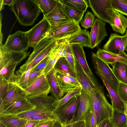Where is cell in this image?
I'll list each match as a JSON object with an SVG mask.
<instances>
[{
  "label": "cell",
  "instance_id": "4316f807",
  "mask_svg": "<svg viewBox=\"0 0 127 127\" xmlns=\"http://www.w3.org/2000/svg\"><path fill=\"white\" fill-rule=\"evenodd\" d=\"M47 76L50 87V92L51 95L56 100L61 99L64 94L58 82L53 69L50 72Z\"/></svg>",
  "mask_w": 127,
  "mask_h": 127
},
{
  "label": "cell",
  "instance_id": "680465c9",
  "mask_svg": "<svg viewBox=\"0 0 127 127\" xmlns=\"http://www.w3.org/2000/svg\"><path fill=\"white\" fill-rule=\"evenodd\" d=\"M124 0L127 3V0Z\"/></svg>",
  "mask_w": 127,
  "mask_h": 127
},
{
  "label": "cell",
  "instance_id": "f35d334b",
  "mask_svg": "<svg viewBox=\"0 0 127 127\" xmlns=\"http://www.w3.org/2000/svg\"><path fill=\"white\" fill-rule=\"evenodd\" d=\"M111 1L115 11L127 16V3L124 0H111Z\"/></svg>",
  "mask_w": 127,
  "mask_h": 127
},
{
  "label": "cell",
  "instance_id": "7c38bea8",
  "mask_svg": "<svg viewBox=\"0 0 127 127\" xmlns=\"http://www.w3.org/2000/svg\"><path fill=\"white\" fill-rule=\"evenodd\" d=\"M105 22L97 18L95 19L91 28L90 35V48L93 49L98 45L108 35Z\"/></svg>",
  "mask_w": 127,
  "mask_h": 127
},
{
  "label": "cell",
  "instance_id": "d6986e66",
  "mask_svg": "<svg viewBox=\"0 0 127 127\" xmlns=\"http://www.w3.org/2000/svg\"><path fill=\"white\" fill-rule=\"evenodd\" d=\"M90 38L89 31L86 29H81L80 31L69 37L67 42L70 45L78 44L83 47L90 48Z\"/></svg>",
  "mask_w": 127,
  "mask_h": 127
},
{
  "label": "cell",
  "instance_id": "1f68e13d",
  "mask_svg": "<svg viewBox=\"0 0 127 127\" xmlns=\"http://www.w3.org/2000/svg\"><path fill=\"white\" fill-rule=\"evenodd\" d=\"M63 4L66 12L69 17L78 23L80 22L82 20L85 12L63 3Z\"/></svg>",
  "mask_w": 127,
  "mask_h": 127
},
{
  "label": "cell",
  "instance_id": "6125c7cd",
  "mask_svg": "<svg viewBox=\"0 0 127 127\" xmlns=\"http://www.w3.org/2000/svg\"></svg>",
  "mask_w": 127,
  "mask_h": 127
},
{
  "label": "cell",
  "instance_id": "7402d4cb",
  "mask_svg": "<svg viewBox=\"0 0 127 127\" xmlns=\"http://www.w3.org/2000/svg\"><path fill=\"white\" fill-rule=\"evenodd\" d=\"M110 25L114 31L124 35L127 28V18L122 14L115 10Z\"/></svg>",
  "mask_w": 127,
  "mask_h": 127
},
{
  "label": "cell",
  "instance_id": "ac0fdd59",
  "mask_svg": "<svg viewBox=\"0 0 127 127\" xmlns=\"http://www.w3.org/2000/svg\"><path fill=\"white\" fill-rule=\"evenodd\" d=\"M95 54L99 58L108 64L120 62L127 65V55L124 51L120 54H116L99 48Z\"/></svg>",
  "mask_w": 127,
  "mask_h": 127
},
{
  "label": "cell",
  "instance_id": "60d3db41",
  "mask_svg": "<svg viewBox=\"0 0 127 127\" xmlns=\"http://www.w3.org/2000/svg\"><path fill=\"white\" fill-rule=\"evenodd\" d=\"M85 127H97L96 118L92 107L86 115L84 119Z\"/></svg>",
  "mask_w": 127,
  "mask_h": 127
},
{
  "label": "cell",
  "instance_id": "7bdbcfd3",
  "mask_svg": "<svg viewBox=\"0 0 127 127\" xmlns=\"http://www.w3.org/2000/svg\"><path fill=\"white\" fill-rule=\"evenodd\" d=\"M44 69L38 71H31L28 81V87L35 82L43 74Z\"/></svg>",
  "mask_w": 127,
  "mask_h": 127
},
{
  "label": "cell",
  "instance_id": "c3c4849f",
  "mask_svg": "<svg viewBox=\"0 0 127 127\" xmlns=\"http://www.w3.org/2000/svg\"><path fill=\"white\" fill-rule=\"evenodd\" d=\"M127 45V35L125 34V35L123 36L122 38V41L121 45L120 53L124 51Z\"/></svg>",
  "mask_w": 127,
  "mask_h": 127
},
{
  "label": "cell",
  "instance_id": "4fadbf2b",
  "mask_svg": "<svg viewBox=\"0 0 127 127\" xmlns=\"http://www.w3.org/2000/svg\"><path fill=\"white\" fill-rule=\"evenodd\" d=\"M71 45L76 59L86 73L90 78L95 87L99 83L87 63L83 47L78 44H74Z\"/></svg>",
  "mask_w": 127,
  "mask_h": 127
},
{
  "label": "cell",
  "instance_id": "7a4b0ae2",
  "mask_svg": "<svg viewBox=\"0 0 127 127\" xmlns=\"http://www.w3.org/2000/svg\"><path fill=\"white\" fill-rule=\"evenodd\" d=\"M89 95L92 107L95 114L97 125L98 126L104 119L111 120L113 109L107 100L101 86L96 88Z\"/></svg>",
  "mask_w": 127,
  "mask_h": 127
},
{
  "label": "cell",
  "instance_id": "ffe728a7",
  "mask_svg": "<svg viewBox=\"0 0 127 127\" xmlns=\"http://www.w3.org/2000/svg\"><path fill=\"white\" fill-rule=\"evenodd\" d=\"M50 37H46L42 40L34 48L32 53L25 63L21 66L22 68L28 69L30 64L35 58L55 40Z\"/></svg>",
  "mask_w": 127,
  "mask_h": 127
},
{
  "label": "cell",
  "instance_id": "db71d44e",
  "mask_svg": "<svg viewBox=\"0 0 127 127\" xmlns=\"http://www.w3.org/2000/svg\"><path fill=\"white\" fill-rule=\"evenodd\" d=\"M4 5L3 2V0H0V11L4 9Z\"/></svg>",
  "mask_w": 127,
  "mask_h": 127
},
{
  "label": "cell",
  "instance_id": "6da1fadb",
  "mask_svg": "<svg viewBox=\"0 0 127 127\" xmlns=\"http://www.w3.org/2000/svg\"><path fill=\"white\" fill-rule=\"evenodd\" d=\"M10 9L20 25L26 26L33 25L41 11L36 0H15Z\"/></svg>",
  "mask_w": 127,
  "mask_h": 127
},
{
  "label": "cell",
  "instance_id": "d4e9b609",
  "mask_svg": "<svg viewBox=\"0 0 127 127\" xmlns=\"http://www.w3.org/2000/svg\"><path fill=\"white\" fill-rule=\"evenodd\" d=\"M58 82L64 94L74 89L76 86L62 71L54 70Z\"/></svg>",
  "mask_w": 127,
  "mask_h": 127
},
{
  "label": "cell",
  "instance_id": "f907efd6",
  "mask_svg": "<svg viewBox=\"0 0 127 127\" xmlns=\"http://www.w3.org/2000/svg\"><path fill=\"white\" fill-rule=\"evenodd\" d=\"M39 121V120H28L25 127H35Z\"/></svg>",
  "mask_w": 127,
  "mask_h": 127
},
{
  "label": "cell",
  "instance_id": "11a10c76",
  "mask_svg": "<svg viewBox=\"0 0 127 127\" xmlns=\"http://www.w3.org/2000/svg\"><path fill=\"white\" fill-rule=\"evenodd\" d=\"M125 113L127 115V101L125 102Z\"/></svg>",
  "mask_w": 127,
  "mask_h": 127
},
{
  "label": "cell",
  "instance_id": "836d02e7",
  "mask_svg": "<svg viewBox=\"0 0 127 127\" xmlns=\"http://www.w3.org/2000/svg\"><path fill=\"white\" fill-rule=\"evenodd\" d=\"M17 65L8 64L0 69V75L2 76L8 82H14V71Z\"/></svg>",
  "mask_w": 127,
  "mask_h": 127
},
{
  "label": "cell",
  "instance_id": "8d00e7d4",
  "mask_svg": "<svg viewBox=\"0 0 127 127\" xmlns=\"http://www.w3.org/2000/svg\"><path fill=\"white\" fill-rule=\"evenodd\" d=\"M53 111L46 109L36 107L31 110L24 112L17 115L18 117L21 118H24L39 114H54Z\"/></svg>",
  "mask_w": 127,
  "mask_h": 127
},
{
  "label": "cell",
  "instance_id": "83f0119b",
  "mask_svg": "<svg viewBox=\"0 0 127 127\" xmlns=\"http://www.w3.org/2000/svg\"><path fill=\"white\" fill-rule=\"evenodd\" d=\"M110 64L112 67V71L118 81L127 84V65L120 62Z\"/></svg>",
  "mask_w": 127,
  "mask_h": 127
},
{
  "label": "cell",
  "instance_id": "277c9868",
  "mask_svg": "<svg viewBox=\"0 0 127 127\" xmlns=\"http://www.w3.org/2000/svg\"><path fill=\"white\" fill-rule=\"evenodd\" d=\"M26 90L15 82H8L6 93L0 99V114L9 107L22 99L28 98Z\"/></svg>",
  "mask_w": 127,
  "mask_h": 127
},
{
  "label": "cell",
  "instance_id": "681fc988",
  "mask_svg": "<svg viewBox=\"0 0 127 127\" xmlns=\"http://www.w3.org/2000/svg\"><path fill=\"white\" fill-rule=\"evenodd\" d=\"M98 127H113L111 120L109 119H105L99 124Z\"/></svg>",
  "mask_w": 127,
  "mask_h": 127
},
{
  "label": "cell",
  "instance_id": "bcb514c9",
  "mask_svg": "<svg viewBox=\"0 0 127 127\" xmlns=\"http://www.w3.org/2000/svg\"><path fill=\"white\" fill-rule=\"evenodd\" d=\"M57 120H58L51 119L41 120L35 127H52Z\"/></svg>",
  "mask_w": 127,
  "mask_h": 127
},
{
  "label": "cell",
  "instance_id": "5b68a950",
  "mask_svg": "<svg viewBox=\"0 0 127 127\" xmlns=\"http://www.w3.org/2000/svg\"><path fill=\"white\" fill-rule=\"evenodd\" d=\"M79 23L71 19L56 26L51 28L45 37H50L57 40L67 39L81 30Z\"/></svg>",
  "mask_w": 127,
  "mask_h": 127
},
{
  "label": "cell",
  "instance_id": "816d5d0a",
  "mask_svg": "<svg viewBox=\"0 0 127 127\" xmlns=\"http://www.w3.org/2000/svg\"><path fill=\"white\" fill-rule=\"evenodd\" d=\"M15 0H3V2L4 5H8L10 7L13 4Z\"/></svg>",
  "mask_w": 127,
  "mask_h": 127
},
{
  "label": "cell",
  "instance_id": "8992f818",
  "mask_svg": "<svg viewBox=\"0 0 127 127\" xmlns=\"http://www.w3.org/2000/svg\"><path fill=\"white\" fill-rule=\"evenodd\" d=\"M90 7L98 18L105 22L111 23L114 15L111 0H89Z\"/></svg>",
  "mask_w": 127,
  "mask_h": 127
},
{
  "label": "cell",
  "instance_id": "94428289",
  "mask_svg": "<svg viewBox=\"0 0 127 127\" xmlns=\"http://www.w3.org/2000/svg\"></svg>",
  "mask_w": 127,
  "mask_h": 127
},
{
  "label": "cell",
  "instance_id": "ab89813d",
  "mask_svg": "<svg viewBox=\"0 0 127 127\" xmlns=\"http://www.w3.org/2000/svg\"><path fill=\"white\" fill-rule=\"evenodd\" d=\"M64 57L73 71L75 72L76 59L71 45L68 43L66 49Z\"/></svg>",
  "mask_w": 127,
  "mask_h": 127
},
{
  "label": "cell",
  "instance_id": "9f6ffc18",
  "mask_svg": "<svg viewBox=\"0 0 127 127\" xmlns=\"http://www.w3.org/2000/svg\"><path fill=\"white\" fill-rule=\"evenodd\" d=\"M0 127H7L2 123L0 122Z\"/></svg>",
  "mask_w": 127,
  "mask_h": 127
},
{
  "label": "cell",
  "instance_id": "cb8c5ba5",
  "mask_svg": "<svg viewBox=\"0 0 127 127\" xmlns=\"http://www.w3.org/2000/svg\"><path fill=\"white\" fill-rule=\"evenodd\" d=\"M27 120L15 114H0V122L7 127H25Z\"/></svg>",
  "mask_w": 127,
  "mask_h": 127
},
{
  "label": "cell",
  "instance_id": "7dc6e473",
  "mask_svg": "<svg viewBox=\"0 0 127 127\" xmlns=\"http://www.w3.org/2000/svg\"><path fill=\"white\" fill-rule=\"evenodd\" d=\"M64 127H85L84 121H81L77 122L65 124L62 123Z\"/></svg>",
  "mask_w": 127,
  "mask_h": 127
},
{
  "label": "cell",
  "instance_id": "b9f144b4",
  "mask_svg": "<svg viewBox=\"0 0 127 127\" xmlns=\"http://www.w3.org/2000/svg\"><path fill=\"white\" fill-rule=\"evenodd\" d=\"M117 93L125 102L127 101V84L119 82Z\"/></svg>",
  "mask_w": 127,
  "mask_h": 127
},
{
  "label": "cell",
  "instance_id": "4dcf8cb0",
  "mask_svg": "<svg viewBox=\"0 0 127 127\" xmlns=\"http://www.w3.org/2000/svg\"><path fill=\"white\" fill-rule=\"evenodd\" d=\"M82 89V87L76 86L74 89L68 92L61 99L56 100L54 103V110L62 105L73 97L80 95Z\"/></svg>",
  "mask_w": 127,
  "mask_h": 127
},
{
  "label": "cell",
  "instance_id": "f546056e",
  "mask_svg": "<svg viewBox=\"0 0 127 127\" xmlns=\"http://www.w3.org/2000/svg\"><path fill=\"white\" fill-rule=\"evenodd\" d=\"M111 121L113 127H126L127 115L113 110Z\"/></svg>",
  "mask_w": 127,
  "mask_h": 127
},
{
  "label": "cell",
  "instance_id": "91938a15",
  "mask_svg": "<svg viewBox=\"0 0 127 127\" xmlns=\"http://www.w3.org/2000/svg\"><path fill=\"white\" fill-rule=\"evenodd\" d=\"M62 125V127H64V126L61 123Z\"/></svg>",
  "mask_w": 127,
  "mask_h": 127
},
{
  "label": "cell",
  "instance_id": "9a60e30c",
  "mask_svg": "<svg viewBox=\"0 0 127 127\" xmlns=\"http://www.w3.org/2000/svg\"><path fill=\"white\" fill-rule=\"evenodd\" d=\"M91 108L90 95L82 89L80 95L79 105L75 122L84 121L86 115Z\"/></svg>",
  "mask_w": 127,
  "mask_h": 127
},
{
  "label": "cell",
  "instance_id": "ba28073f",
  "mask_svg": "<svg viewBox=\"0 0 127 127\" xmlns=\"http://www.w3.org/2000/svg\"><path fill=\"white\" fill-rule=\"evenodd\" d=\"M94 67L95 70L100 72L117 93L119 81L116 78L108 64L105 62L95 54L92 53L91 56Z\"/></svg>",
  "mask_w": 127,
  "mask_h": 127
},
{
  "label": "cell",
  "instance_id": "e0dca14e",
  "mask_svg": "<svg viewBox=\"0 0 127 127\" xmlns=\"http://www.w3.org/2000/svg\"><path fill=\"white\" fill-rule=\"evenodd\" d=\"M36 107L28 98H25L16 102L7 108L1 114L17 115L31 110Z\"/></svg>",
  "mask_w": 127,
  "mask_h": 127
},
{
  "label": "cell",
  "instance_id": "52a82bcc",
  "mask_svg": "<svg viewBox=\"0 0 127 127\" xmlns=\"http://www.w3.org/2000/svg\"><path fill=\"white\" fill-rule=\"evenodd\" d=\"M8 51L19 52H27L29 46L28 32L17 31L9 35L3 45Z\"/></svg>",
  "mask_w": 127,
  "mask_h": 127
},
{
  "label": "cell",
  "instance_id": "484cf974",
  "mask_svg": "<svg viewBox=\"0 0 127 127\" xmlns=\"http://www.w3.org/2000/svg\"><path fill=\"white\" fill-rule=\"evenodd\" d=\"M32 65V62L27 69L20 68L15 72V74L14 82L25 90L28 87V80Z\"/></svg>",
  "mask_w": 127,
  "mask_h": 127
},
{
  "label": "cell",
  "instance_id": "30bf717a",
  "mask_svg": "<svg viewBox=\"0 0 127 127\" xmlns=\"http://www.w3.org/2000/svg\"><path fill=\"white\" fill-rule=\"evenodd\" d=\"M50 88L47 77L43 73L26 90L28 93V98L30 99L48 95L50 92Z\"/></svg>",
  "mask_w": 127,
  "mask_h": 127
},
{
  "label": "cell",
  "instance_id": "44dd1931",
  "mask_svg": "<svg viewBox=\"0 0 127 127\" xmlns=\"http://www.w3.org/2000/svg\"><path fill=\"white\" fill-rule=\"evenodd\" d=\"M122 36L117 33H111L108 40L103 47V49L114 54H121L120 49Z\"/></svg>",
  "mask_w": 127,
  "mask_h": 127
},
{
  "label": "cell",
  "instance_id": "d590c367",
  "mask_svg": "<svg viewBox=\"0 0 127 127\" xmlns=\"http://www.w3.org/2000/svg\"><path fill=\"white\" fill-rule=\"evenodd\" d=\"M60 1L63 4L83 11L86 12L89 7L88 1L86 0H61Z\"/></svg>",
  "mask_w": 127,
  "mask_h": 127
},
{
  "label": "cell",
  "instance_id": "f6af8a7d",
  "mask_svg": "<svg viewBox=\"0 0 127 127\" xmlns=\"http://www.w3.org/2000/svg\"><path fill=\"white\" fill-rule=\"evenodd\" d=\"M50 54L32 66L31 71H38L44 69L50 60Z\"/></svg>",
  "mask_w": 127,
  "mask_h": 127
},
{
  "label": "cell",
  "instance_id": "603a6c76",
  "mask_svg": "<svg viewBox=\"0 0 127 127\" xmlns=\"http://www.w3.org/2000/svg\"><path fill=\"white\" fill-rule=\"evenodd\" d=\"M36 107L44 108L54 111V103L56 99L51 95H42L28 99Z\"/></svg>",
  "mask_w": 127,
  "mask_h": 127
},
{
  "label": "cell",
  "instance_id": "5bb4252c",
  "mask_svg": "<svg viewBox=\"0 0 127 127\" xmlns=\"http://www.w3.org/2000/svg\"><path fill=\"white\" fill-rule=\"evenodd\" d=\"M95 72L101 79L108 90L111 99L113 110L125 113V102L100 72L97 70H95Z\"/></svg>",
  "mask_w": 127,
  "mask_h": 127
},
{
  "label": "cell",
  "instance_id": "6f0895ef",
  "mask_svg": "<svg viewBox=\"0 0 127 127\" xmlns=\"http://www.w3.org/2000/svg\"><path fill=\"white\" fill-rule=\"evenodd\" d=\"M125 34H126L127 35V28ZM125 50L127 52V45L125 49Z\"/></svg>",
  "mask_w": 127,
  "mask_h": 127
},
{
  "label": "cell",
  "instance_id": "8fae6325",
  "mask_svg": "<svg viewBox=\"0 0 127 127\" xmlns=\"http://www.w3.org/2000/svg\"><path fill=\"white\" fill-rule=\"evenodd\" d=\"M43 17L48 21L51 26V28L71 20L67 15L63 3L59 0H58L56 6L53 10L48 14L44 16Z\"/></svg>",
  "mask_w": 127,
  "mask_h": 127
},
{
  "label": "cell",
  "instance_id": "9c48e42d",
  "mask_svg": "<svg viewBox=\"0 0 127 127\" xmlns=\"http://www.w3.org/2000/svg\"><path fill=\"white\" fill-rule=\"evenodd\" d=\"M51 28L48 21L44 17L28 32L29 46L34 48L43 39Z\"/></svg>",
  "mask_w": 127,
  "mask_h": 127
},
{
  "label": "cell",
  "instance_id": "3957f363",
  "mask_svg": "<svg viewBox=\"0 0 127 127\" xmlns=\"http://www.w3.org/2000/svg\"><path fill=\"white\" fill-rule=\"evenodd\" d=\"M79 101L80 95L73 97L54 110V113L61 123L66 124L75 122Z\"/></svg>",
  "mask_w": 127,
  "mask_h": 127
},
{
  "label": "cell",
  "instance_id": "f5cc1de1",
  "mask_svg": "<svg viewBox=\"0 0 127 127\" xmlns=\"http://www.w3.org/2000/svg\"><path fill=\"white\" fill-rule=\"evenodd\" d=\"M52 127H62L61 123L58 120L56 121Z\"/></svg>",
  "mask_w": 127,
  "mask_h": 127
},
{
  "label": "cell",
  "instance_id": "f1b7e54d",
  "mask_svg": "<svg viewBox=\"0 0 127 127\" xmlns=\"http://www.w3.org/2000/svg\"><path fill=\"white\" fill-rule=\"evenodd\" d=\"M53 69L62 71L67 75L77 79L76 73L73 70L65 57H62L59 59Z\"/></svg>",
  "mask_w": 127,
  "mask_h": 127
},
{
  "label": "cell",
  "instance_id": "2e32d148",
  "mask_svg": "<svg viewBox=\"0 0 127 127\" xmlns=\"http://www.w3.org/2000/svg\"><path fill=\"white\" fill-rule=\"evenodd\" d=\"M75 72L77 79L82 89L89 94L95 90L94 84L76 59Z\"/></svg>",
  "mask_w": 127,
  "mask_h": 127
},
{
  "label": "cell",
  "instance_id": "e575fe53",
  "mask_svg": "<svg viewBox=\"0 0 127 127\" xmlns=\"http://www.w3.org/2000/svg\"><path fill=\"white\" fill-rule=\"evenodd\" d=\"M0 69L5 66L12 59L14 51L7 50L2 44H0Z\"/></svg>",
  "mask_w": 127,
  "mask_h": 127
},
{
  "label": "cell",
  "instance_id": "ee69618b",
  "mask_svg": "<svg viewBox=\"0 0 127 127\" xmlns=\"http://www.w3.org/2000/svg\"><path fill=\"white\" fill-rule=\"evenodd\" d=\"M60 58L57 57H51L50 56V60L47 64L44 69V73L47 76L50 72L53 69Z\"/></svg>",
  "mask_w": 127,
  "mask_h": 127
},
{
  "label": "cell",
  "instance_id": "74e56055",
  "mask_svg": "<svg viewBox=\"0 0 127 127\" xmlns=\"http://www.w3.org/2000/svg\"><path fill=\"white\" fill-rule=\"evenodd\" d=\"M95 16L92 12L88 11L86 13L83 19L80 22L81 27L85 29L92 28L94 23Z\"/></svg>",
  "mask_w": 127,
  "mask_h": 127
},
{
  "label": "cell",
  "instance_id": "d6a6232c",
  "mask_svg": "<svg viewBox=\"0 0 127 127\" xmlns=\"http://www.w3.org/2000/svg\"><path fill=\"white\" fill-rule=\"evenodd\" d=\"M38 5L43 15L51 12L56 6L58 0H36Z\"/></svg>",
  "mask_w": 127,
  "mask_h": 127
}]
</instances>
